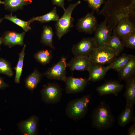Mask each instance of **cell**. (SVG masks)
<instances>
[{
    "label": "cell",
    "mask_w": 135,
    "mask_h": 135,
    "mask_svg": "<svg viewBox=\"0 0 135 135\" xmlns=\"http://www.w3.org/2000/svg\"><path fill=\"white\" fill-rule=\"evenodd\" d=\"M92 126L99 130H107L113 125L115 119L111 108L104 101L93 110L91 115Z\"/></svg>",
    "instance_id": "cell-1"
},
{
    "label": "cell",
    "mask_w": 135,
    "mask_h": 135,
    "mask_svg": "<svg viewBox=\"0 0 135 135\" xmlns=\"http://www.w3.org/2000/svg\"><path fill=\"white\" fill-rule=\"evenodd\" d=\"M91 97L90 94H88L70 101L66 109L67 116L75 121L84 118L88 112Z\"/></svg>",
    "instance_id": "cell-2"
},
{
    "label": "cell",
    "mask_w": 135,
    "mask_h": 135,
    "mask_svg": "<svg viewBox=\"0 0 135 135\" xmlns=\"http://www.w3.org/2000/svg\"><path fill=\"white\" fill-rule=\"evenodd\" d=\"M81 3L80 0L74 4H70L65 9L63 15L56 22L55 24L56 34L58 40L66 34L73 26L74 20L72 17V12L76 7Z\"/></svg>",
    "instance_id": "cell-3"
},
{
    "label": "cell",
    "mask_w": 135,
    "mask_h": 135,
    "mask_svg": "<svg viewBox=\"0 0 135 135\" xmlns=\"http://www.w3.org/2000/svg\"><path fill=\"white\" fill-rule=\"evenodd\" d=\"M119 54L106 46L97 47L88 57L92 64L103 65L109 64Z\"/></svg>",
    "instance_id": "cell-4"
},
{
    "label": "cell",
    "mask_w": 135,
    "mask_h": 135,
    "mask_svg": "<svg viewBox=\"0 0 135 135\" xmlns=\"http://www.w3.org/2000/svg\"><path fill=\"white\" fill-rule=\"evenodd\" d=\"M40 93L42 100L48 104L58 102L62 94L61 88L59 85L55 83H49L44 85Z\"/></svg>",
    "instance_id": "cell-5"
},
{
    "label": "cell",
    "mask_w": 135,
    "mask_h": 135,
    "mask_svg": "<svg viewBox=\"0 0 135 135\" xmlns=\"http://www.w3.org/2000/svg\"><path fill=\"white\" fill-rule=\"evenodd\" d=\"M67 66L66 58L63 56L58 62L49 68L43 75L49 79L65 82L67 78L66 71Z\"/></svg>",
    "instance_id": "cell-6"
},
{
    "label": "cell",
    "mask_w": 135,
    "mask_h": 135,
    "mask_svg": "<svg viewBox=\"0 0 135 135\" xmlns=\"http://www.w3.org/2000/svg\"><path fill=\"white\" fill-rule=\"evenodd\" d=\"M98 47L94 37L84 38L72 48V52L76 56H88Z\"/></svg>",
    "instance_id": "cell-7"
},
{
    "label": "cell",
    "mask_w": 135,
    "mask_h": 135,
    "mask_svg": "<svg viewBox=\"0 0 135 135\" xmlns=\"http://www.w3.org/2000/svg\"><path fill=\"white\" fill-rule=\"evenodd\" d=\"M88 13L84 16L78 20L76 29L79 32L92 34L96 30L98 25L97 20L94 12Z\"/></svg>",
    "instance_id": "cell-8"
},
{
    "label": "cell",
    "mask_w": 135,
    "mask_h": 135,
    "mask_svg": "<svg viewBox=\"0 0 135 135\" xmlns=\"http://www.w3.org/2000/svg\"><path fill=\"white\" fill-rule=\"evenodd\" d=\"M129 18V16H126L121 18L113 29V35L120 40L135 32V26Z\"/></svg>",
    "instance_id": "cell-9"
},
{
    "label": "cell",
    "mask_w": 135,
    "mask_h": 135,
    "mask_svg": "<svg viewBox=\"0 0 135 135\" xmlns=\"http://www.w3.org/2000/svg\"><path fill=\"white\" fill-rule=\"evenodd\" d=\"M39 118L33 115L26 120H22L18 124L19 130L24 135H35L38 134Z\"/></svg>",
    "instance_id": "cell-10"
},
{
    "label": "cell",
    "mask_w": 135,
    "mask_h": 135,
    "mask_svg": "<svg viewBox=\"0 0 135 135\" xmlns=\"http://www.w3.org/2000/svg\"><path fill=\"white\" fill-rule=\"evenodd\" d=\"M112 31L108 27L104 20L98 25L94 37L98 47L105 46L108 40L111 36Z\"/></svg>",
    "instance_id": "cell-11"
},
{
    "label": "cell",
    "mask_w": 135,
    "mask_h": 135,
    "mask_svg": "<svg viewBox=\"0 0 135 135\" xmlns=\"http://www.w3.org/2000/svg\"><path fill=\"white\" fill-rule=\"evenodd\" d=\"M88 82L86 78H75L70 76L65 82L66 90L68 94H73L82 92L84 91Z\"/></svg>",
    "instance_id": "cell-12"
},
{
    "label": "cell",
    "mask_w": 135,
    "mask_h": 135,
    "mask_svg": "<svg viewBox=\"0 0 135 135\" xmlns=\"http://www.w3.org/2000/svg\"><path fill=\"white\" fill-rule=\"evenodd\" d=\"M124 85L116 80H110L97 87L96 90L101 96L113 94L117 96L124 88Z\"/></svg>",
    "instance_id": "cell-13"
},
{
    "label": "cell",
    "mask_w": 135,
    "mask_h": 135,
    "mask_svg": "<svg viewBox=\"0 0 135 135\" xmlns=\"http://www.w3.org/2000/svg\"><path fill=\"white\" fill-rule=\"evenodd\" d=\"M25 34L24 32L18 33L14 31H6L2 37V44L10 48L16 45H23Z\"/></svg>",
    "instance_id": "cell-14"
},
{
    "label": "cell",
    "mask_w": 135,
    "mask_h": 135,
    "mask_svg": "<svg viewBox=\"0 0 135 135\" xmlns=\"http://www.w3.org/2000/svg\"><path fill=\"white\" fill-rule=\"evenodd\" d=\"M92 64L88 56H76L66 64L72 70L88 71Z\"/></svg>",
    "instance_id": "cell-15"
},
{
    "label": "cell",
    "mask_w": 135,
    "mask_h": 135,
    "mask_svg": "<svg viewBox=\"0 0 135 135\" xmlns=\"http://www.w3.org/2000/svg\"><path fill=\"white\" fill-rule=\"evenodd\" d=\"M109 70L108 66L105 67L100 64H92L88 70L89 76L87 81L96 82L103 79Z\"/></svg>",
    "instance_id": "cell-16"
},
{
    "label": "cell",
    "mask_w": 135,
    "mask_h": 135,
    "mask_svg": "<svg viewBox=\"0 0 135 135\" xmlns=\"http://www.w3.org/2000/svg\"><path fill=\"white\" fill-rule=\"evenodd\" d=\"M118 72L120 80L126 82L135 76V56H134L129 62Z\"/></svg>",
    "instance_id": "cell-17"
},
{
    "label": "cell",
    "mask_w": 135,
    "mask_h": 135,
    "mask_svg": "<svg viewBox=\"0 0 135 135\" xmlns=\"http://www.w3.org/2000/svg\"><path fill=\"white\" fill-rule=\"evenodd\" d=\"M134 121L133 106L126 104L125 109L118 118V122L120 126L124 127L130 122Z\"/></svg>",
    "instance_id": "cell-18"
},
{
    "label": "cell",
    "mask_w": 135,
    "mask_h": 135,
    "mask_svg": "<svg viewBox=\"0 0 135 135\" xmlns=\"http://www.w3.org/2000/svg\"><path fill=\"white\" fill-rule=\"evenodd\" d=\"M126 91L124 94L126 104L133 106L135 103V76L126 82Z\"/></svg>",
    "instance_id": "cell-19"
},
{
    "label": "cell",
    "mask_w": 135,
    "mask_h": 135,
    "mask_svg": "<svg viewBox=\"0 0 135 135\" xmlns=\"http://www.w3.org/2000/svg\"><path fill=\"white\" fill-rule=\"evenodd\" d=\"M42 75L37 69H35L25 80L26 87L32 92L41 81Z\"/></svg>",
    "instance_id": "cell-20"
},
{
    "label": "cell",
    "mask_w": 135,
    "mask_h": 135,
    "mask_svg": "<svg viewBox=\"0 0 135 135\" xmlns=\"http://www.w3.org/2000/svg\"><path fill=\"white\" fill-rule=\"evenodd\" d=\"M134 56L123 53L116 58L108 66L110 70L113 69L118 72L129 62Z\"/></svg>",
    "instance_id": "cell-21"
},
{
    "label": "cell",
    "mask_w": 135,
    "mask_h": 135,
    "mask_svg": "<svg viewBox=\"0 0 135 135\" xmlns=\"http://www.w3.org/2000/svg\"><path fill=\"white\" fill-rule=\"evenodd\" d=\"M32 0H4L5 8L11 12L23 9L24 6L31 4Z\"/></svg>",
    "instance_id": "cell-22"
},
{
    "label": "cell",
    "mask_w": 135,
    "mask_h": 135,
    "mask_svg": "<svg viewBox=\"0 0 135 135\" xmlns=\"http://www.w3.org/2000/svg\"><path fill=\"white\" fill-rule=\"evenodd\" d=\"M54 33L52 28L49 26H44L40 39L41 43L54 49L52 43Z\"/></svg>",
    "instance_id": "cell-23"
},
{
    "label": "cell",
    "mask_w": 135,
    "mask_h": 135,
    "mask_svg": "<svg viewBox=\"0 0 135 135\" xmlns=\"http://www.w3.org/2000/svg\"><path fill=\"white\" fill-rule=\"evenodd\" d=\"M60 18L57 12L56 8L54 7L50 12L44 15L33 17L28 21L31 23L34 21H38L41 23L49 22L52 21L56 22Z\"/></svg>",
    "instance_id": "cell-24"
},
{
    "label": "cell",
    "mask_w": 135,
    "mask_h": 135,
    "mask_svg": "<svg viewBox=\"0 0 135 135\" xmlns=\"http://www.w3.org/2000/svg\"><path fill=\"white\" fill-rule=\"evenodd\" d=\"M26 46V44H24L21 52L19 54V58L16 66L14 68L16 71L14 82L17 84L20 82V78L22 71L24 58L25 54Z\"/></svg>",
    "instance_id": "cell-25"
},
{
    "label": "cell",
    "mask_w": 135,
    "mask_h": 135,
    "mask_svg": "<svg viewBox=\"0 0 135 135\" xmlns=\"http://www.w3.org/2000/svg\"><path fill=\"white\" fill-rule=\"evenodd\" d=\"M105 46L119 54L122 52L124 47L120 40L113 35L110 37L106 43Z\"/></svg>",
    "instance_id": "cell-26"
},
{
    "label": "cell",
    "mask_w": 135,
    "mask_h": 135,
    "mask_svg": "<svg viewBox=\"0 0 135 135\" xmlns=\"http://www.w3.org/2000/svg\"><path fill=\"white\" fill-rule=\"evenodd\" d=\"M52 56V51L47 50H40L35 53L34 55L36 60L43 65L49 63Z\"/></svg>",
    "instance_id": "cell-27"
},
{
    "label": "cell",
    "mask_w": 135,
    "mask_h": 135,
    "mask_svg": "<svg viewBox=\"0 0 135 135\" xmlns=\"http://www.w3.org/2000/svg\"><path fill=\"white\" fill-rule=\"evenodd\" d=\"M5 19L10 20L22 28L25 32L31 29L30 23L28 21H25L18 18L16 16L12 15V14L6 15L4 17Z\"/></svg>",
    "instance_id": "cell-28"
},
{
    "label": "cell",
    "mask_w": 135,
    "mask_h": 135,
    "mask_svg": "<svg viewBox=\"0 0 135 135\" xmlns=\"http://www.w3.org/2000/svg\"><path fill=\"white\" fill-rule=\"evenodd\" d=\"M0 73L10 77L13 75L11 64L7 60L0 58Z\"/></svg>",
    "instance_id": "cell-29"
},
{
    "label": "cell",
    "mask_w": 135,
    "mask_h": 135,
    "mask_svg": "<svg viewBox=\"0 0 135 135\" xmlns=\"http://www.w3.org/2000/svg\"><path fill=\"white\" fill-rule=\"evenodd\" d=\"M121 40L124 47L135 48V32L127 36Z\"/></svg>",
    "instance_id": "cell-30"
},
{
    "label": "cell",
    "mask_w": 135,
    "mask_h": 135,
    "mask_svg": "<svg viewBox=\"0 0 135 135\" xmlns=\"http://www.w3.org/2000/svg\"><path fill=\"white\" fill-rule=\"evenodd\" d=\"M86 2L89 8L93 11L98 12L101 6L104 3L105 0H84Z\"/></svg>",
    "instance_id": "cell-31"
},
{
    "label": "cell",
    "mask_w": 135,
    "mask_h": 135,
    "mask_svg": "<svg viewBox=\"0 0 135 135\" xmlns=\"http://www.w3.org/2000/svg\"><path fill=\"white\" fill-rule=\"evenodd\" d=\"M64 0H52V2L54 5H55L62 8L64 11L65 8L64 7Z\"/></svg>",
    "instance_id": "cell-32"
},
{
    "label": "cell",
    "mask_w": 135,
    "mask_h": 135,
    "mask_svg": "<svg viewBox=\"0 0 135 135\" xmlns=\"http://www.w3.org/2000/svg\"><path fill=\"white\" fill-rule=\"evenodd\" d=\"M128 135H135V122L128 128Z\"/></svg>",
    "instance_id": "cell-33"
},
{
    "label": "cell",
    "mask_w": 135,
    "mask_h": 135,
    "mask_svg": "<svg viewBox=\"0 0 135 135\" xmlns=\"http://www.w3.org/2000/svg\"><path fill=\"white\" fill-rule=\"evenodd\" d=\"M9 86L8 85L4 82L3 78L0 77V90L5 89Z\"/></svg>",
    "instance_id": "cell-34"
},
{
    "label": "cell",
    "mask_w": 135,
    "mask_h": 135,
    "mask_svg": "<svg viewBox=\"0 0 135 135\" xmlns=\"http://www.w3.org/2000/svg\"><path fill=\"white\" fill-rule=\"evenodd\" d=\"M2 44V37H0V50H1V46Z\"/></svg>",
    "instance_id": "cell-35"
},
{
    "label": "cell",
    "mask_w": 135,
    "mask_h": 135,
    "mask_svg": "<svg viewBox=\"0 0 135 135\" xmlns=\"http://www.w3.org/2000/svg\"><path fill=\"white\" fill-rule=\"evenodd\" d=\"M4 1H2L1 0H0V4H4Z\"/></svg>",
    "instance_id": "cell-36"
},
{
    "label": "cell",
    "mask_w": 135,
    "mask_h": 135,
    "mask_svg": "<svg viewBox=\"0 0 135 135\" xmlns=\"http://www.w3.org/2000/svg\"><path fill=\"white\" fill-rule=\"evenodd\" d=\"M3 19L2 18H0V23L2 22Z\"/></svg>",
    "instance_id": "cell-37"
},
{
    "label": "cell",
    "mask_w": 135,
    "mask_h": 135,
    "mask_svg": "<svg viewBox=\"0 0 135 135\" xmlns=\"http://www.w3.org/2000/svg\"><path fill=\"white\" fill-rule=\"evenodd\" d=\"M68 0V1H70L72 0Z\"/></svg>",
    "instance_id": "cell-38"
}]
</instances>
